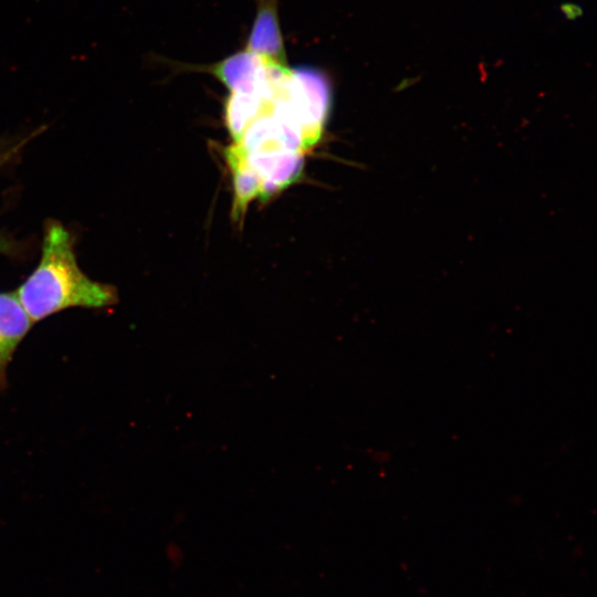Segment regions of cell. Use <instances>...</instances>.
<instances>
[{"instance_id": "obj_4", "label": "cell", "mask_w": 597, "mask_h": 597, "mask_svg": "<svg viewBox=\"0 0 597 597\" xmlns=\"http://www.w3.org/2000/svg\"><path fill=\"white\" fill-rule=\"evenodd\" d=\"M241 153L262 182L264 200L294 184L303 172L305 154L301 151Z\"/></svg>"}, {"instance_id": "obj_5", "label": "cell", "mask_w": 597, "mask_h": 597, "mask_svg": "<svg viewBox=\"0 0 597 597\" xmlns=\"http://www.w3.org/2000/svg\"><path fill=\"white\" fill-rule=\"evenodd\" d=\"M279 0H256V13L245 50L266 61L289 64L277 13Z\"/></svg>"}, {"instance_id": "obj_2", "label": "cell", "mask_w": 597, "mask_h": 597, "mask_svg": "<svg viewBox=\"0 0 597 597\" xmlns=\"http://www.w3.org/2000/svg\"><path fill=\"white\" fill-rule=\"evenodd\" d=\"M292 100L303 135L305 151L320 140L332 107V86L328 77L311 66L292 67Z\"/></svg>"}, {"instance_id": "obj_1", "label": "cell", "mask_w": 597, "mask_h": 597, "mask_svg": "<svg viewBox=\"0 0 597 597\" xmlns=\"http://www.w3.org/2000/svg\"><path fill=\"white\" fill-rule=\"evenodd\" d=\"M71 233L57 221L45 228L38 266L15 292L32 322L71 307L117 303L113 285L90 279L78 266Z\"/></svg>"}, {"instance_id": "obj_8", "label": "cell", "mask_w": 597, "mask_h": 597, "mask_svg": "<svg viewBox=\"0 0 597 597\" xmlns=\"http://www.w3.org/2000/svg\"><path fill=\"white\" fill-rule=\"evenodd\" d=\"M32 138V136H30L29 138L24 139V140H21L19 144H17L15 146L9 148V149H6L3 150L2 153H0V167H2L3 165H6L9 160L12 159V157L25 145V143Z\"/></svg>"}, {"instance_id": "obj_3", "label": "cell", "mask_w": 597, "mask_h": 597, "mask_svg": "<svg viewBox=\"0 0 597 597\" xmlns=\"http://www.w3.org/2000/svg\"><path fill=\"white\" fill-rule=\"evenodd\" d=\"M270 61L245 49L209 65L190 66L220 81L230 93H255L264 85Z\"/></svg>"}, {"instance_id": "obj_6", "label": "cell", "mask_w": 597, "mask_h": 597, "mask_svg": "<svg viewBox=\"0 0 597 597\" xmlns=\"http://www.w3.org/2000/svg\"><path fill=\"white\" fill-rule=\"evenodd\" d=\"M32 325L15 292L0 293V369L9 362Z\"/></svg>"}, {"instance_id": "obj_7", "label": "cell", "mask_w": 597, "mask_h": 597, "mask_svg": "<svg viewBox=\"0 0 597 597\" xmlns=\"http://www.w3.org/2000/svg\"><path fill=\"white\" fill-rule=\"evenodd\" d=\"M226 159L233 179L232 213L234 218H239L243 216L252 200L262 199V182L234 144L226 149Z\"/></svg>"}]
</instances>
